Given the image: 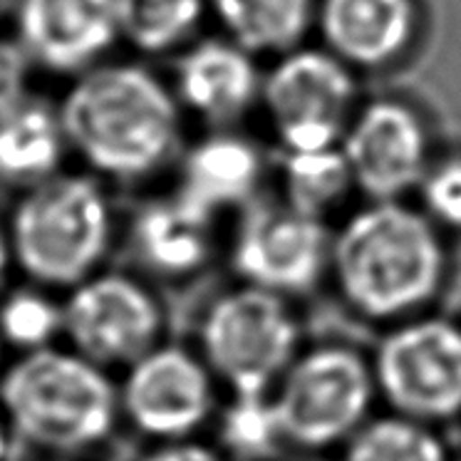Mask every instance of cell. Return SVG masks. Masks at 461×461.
<instances>
[{"label":"cell","instance_id":"obj_1","mask_svg":"<svg viewBox=\"0 0 461 461\" xmlns=\"http://www.w3.org/2000/svg\"><path fill=\"white\" fill-rule=\"evenodd\" d=\"M60 122L68 144L114 179L157 171L179 141L176 102L137 65H104L82 75L65 95Z\"/></svg>","mask_w":461,"mask_h":461},{"label":"cell","instance_id":"obj_2","mask_svg":"<svg viewBox=\"0 0 461 461\" xmlns=\"http://www.w3.org/2000/svg\"><path fill=\"white\" fill-rule=\"evenodd\" d=\"M345 301L372 321L410 315L439 291L444 249L429 221L394 201L355 213L330 249Z\"/></svg>","mask_w":461,"mask_h":461},{"label":"cell","instance_id":"obj_3","mask_svg":"<svg viewBox=\"0 0 461 461\" xmlns=\"http://www.w3.org/2000/svg\"><path fill=\"white\" fill-rule=\"evenodd\" d=\"M0 411L23 441L77 454L112 434L122 417L120 387L104 367L50 345L25 352L0 375Z\"/></svg>","mask_w":461,"mask_h":461},{"label":"cell","instance_id":"obj_4","mask_svg":"<svg viewBox=\"0 0 461 461\" xmlns=\"http://www.w3.org/2000/svg\"><path fill=\"white\" fill-rule=\"evenodd\" d=\"M110 206L97 181L77 174L41 181L11 221V253L32 281L77 285L110 246Z\"/></svg>","mask_w":461,"mask_h":461},{"label":"cell","instance_id":"obj_5","mask_svg":"<svg viewBox=\"0 0 461 461\" xmlns=\"http://www.w3.org/2000/svg\"><path fill=\"white\" fill-rule=\"evenodd\" d=\"M298 345L301 328L288 303L256 285L221 295L201 322V357L233 397L271 394Z\"/></svg>","mask_w":461,"mask_h":461},{"label":"cell","instance_id":"obj_6","mask_svg":"<svg viewBox=\"0 0 461 461\" xmlns=\"http://www.w3.org/2000/svg\"><path fill=\"white\" fill-rule=\"evenodd\" d=\"M375 372L350 348H318L298 355L271 394L283 441L325 449L350 439L375 400Z\"/></svg>","mask_w":461,"mask_h":461},{"label":"cell","instance_id":"obj_7","mask_svg":"<svg viewBox=\"0 0 461 461\" xmlns=\"http://www.w3.org/2000/svg\"><path fill=\"white\" fill-rule=\"evenodd\" d=\"M372 372L400 417L451 420L461 414V328L444 318L402 322L377 348Z\"/></svg>","mask_w":461,"mask_h":461},{"label":"cell","instance_id":"obj_8","mask_svg":"<svg viewBox=\"0 0 461 461\" xmlns=\"http://www.w3.org/2000/svg\"><path fill=\"white\" fill-rule=\"evenodd\" d=\"M161 325L157 298L122 273H92L62 305V335L70 350L104 370L114 365L130 367L157 348Z\"/></svg>","mask_w":461,"mask_h":461},{"label":"cell","instance_id":"obj_9","mask_svg":"<svg viewBox=\"0 0 461 461\" xmlns=\"http://www.w3.org/2000/svg\"><path fill=\"white\" fill-rule=\"evenodd\" d=\"M263 100L288 151L340 147L355 80L338 55L291 52L261 85Z\"/></svg>","mask_w":461,"mask_h":461},{"label":"cell","instance_id":"obj_10","mask_svg":"<svg viewBox=\"0 0 461 461\" xmlns=\"http://www.w3.org/2000/svg\"><path fill=\"white\" fill-rule=\"evenodd\" d=\"M120 410L147 437L189 439L213 411V375L199 355L157 345L127 367Z\"/></svg>","mask_w":461,"mask_h":461},{"label":"cell","instance_id":"obj_11","mask_svg":"<svg viewBox=\"0 0 461 461\" xmlns=\"http://www.w3.org/2000/svg\"><path fill=\"white\" fill-rule=\"evenodd\" d=\"M330 236L318 216L293 206H258L246 213L236 246L233 268L246 285L276 295L311 291L330 258Z\"/></svg>","mask_w":461,"mask_h":461},{"label":"cell","instance_id":"obj_12","mask_svg":"<svg viewBox=\"0 0 461 461\" xmlns=\"http://www.w3.org/2000/svg\"><path fill=\"white\" fill-rule=\"evenodd\" d=\"M352 184L380 201H392L424 176L427 137L417 114L400 102H372L342 134Z\"/></svg>","mask_w":461,"mask_h":461},{"label":"cell","instance_id":"obj_13","mask_svg":"<svg viewBox=\"0 0 461 461\" xmlns=\"http://www.w3.org/2000/svg\"><path fill=\"white\" fill-rule=\"evenodd\" d=\"M18 32L32 60L82 70L120 38V0H18Z\"/></svg>","mask_w":461,"mask_h":461},{"label":"cell","instance_id":"obj_14","mask_svg":"<svg viewBox=\"0 0 461 461\" xmlns=\"http://www.w3.org/2000/svg\"><path fill=\"white\" fill-rule=\"evenodd\" d=\"M181 102L211 122H230L249 110L261 92L251 52L233 41H203L179 62Z\"/></svg>","mask_w":461,"mask_h":461},{"label":"cell","instance_id":"obj_15","mask_svg":"<svg viewBox=\"0 0 461 461\" xmlns=\"http://www.w3.org/2000/svg\"><path fill=\"white\" fill-rule=\"evenodd\" d=\"M321 28L342 62L382 65L397 58L414 32L411 0H322Z\"/></svg>","mask_w":461,"mask_h":461},{"label":"cell","instance_id":"obj_16","mask_svg":"<svg viewBox=\"0 0 461 461\" xmlns=\"http://www.w3.org/2000/svg\"><path fill=\"white\" fill-rule=\"evenodd\" d=\"M179 196L206 216L239 206L261 179V157L251 141L233 134H213L199 141L184 159Z\"/></svg>","mask_w":461,"mask_h":461},{"label":"cell","instance_id":"obj_17","mask_svg":"<svg viewBox=\"0 0 461 461\" xmlns=\"http://www.w3.org/2000/svg\"><path fill=\"white\" fill-rule=\"evenodd\" d=\"M211 216L194 209L179 194L151 201L137 213L134 246L140 258L161 276H189L209 258Z\"/></svg>","mask_w":461,"mask_h":461},{"label":"cell","instance_id":"obj_18","mask_svg":"<svg viewBox=\"0 0 461 461\" xmlns=\"http://www.w3.org/2000/svg\"><path fill=\"white\" fill-rule=\"evenodd\" d=\"M65 141L60 114L42 102H18L0 114V179L13 184L50 179Z\"/></svg>","mask_w":461,"mask_h":461},{"label":"cell","instance_id":"obj_19","mask_svg":"<svg viewBox=\"0 0 461 461\" xmlns=\"http://www.w3.org/2000/svg\"><path fill=\"white\" fill-rule=\"evenodd\" d=\"M233 42L249 52L293 48L311 21L312 0H211Z\"/></svg>","mask_w":461,"mask_h":461},{"label":"cell","instance_id":"obj_20","mask_svg":"<svg viewBox=\"0 0 461 461\" xmlns=\"http://www.w3.org/2000/svg\"><path fill=\"white\" fill-rule=\"evenodd\" d=\"M352 174L340 147L318 151H288L285 191L288 206L321 219L350 189Z\"/></svg>","mask_w":461,"mask_h":461},{"label":"cell","instance_id":"obj_21","mask_svg":"<svg viewBox=\"0 0 461 461\" xmlns=\"http://www.w3.org/2000/svg\"><path fill=\"white\" fill-rule=\"evenodd\" d=\"M342 461H449L444 444L421 421L384 417L362 424L350 437Z\"/></svg>","mask_w":461,"mask_h":461},{"label":"cell","instance_id":"obj_22","mask_svg":"<svg viewBox=\"0 0 461 461\" xmlns=\"http://www.w3.org/2000/svg\"><path fill=\"white\" fill-rule=\"evenodd\" d=\"M203 0H120V35L147 52L169 50L199 25Z\"/></svg>","mask_w":461,"mask_h":461},{"label":"cell","instance_id":"obj_23","mask_svg":"<svg viewBox=\"0 0 461 461\" xmlns=\"http://www.w3.org/2000/svg\"><path fill=\"white\" fill-rule=\"evenodd\" d=\"M62 335V305L38 291H15L0 301V338L23 352L50 348Z\"/></svg>","mask_w":461,"mask_h":461},{"label":"cell","instance_id":"obj_24","mask_svg":"<svg viewBox=\"0 0 461 461\" xmlns=\"http://www.w3.org/2000/svg\"><path fill=\"white\" fill-rule=\"evenodd\" d=\"M223 441L243 456H263L281 444V427L273 411L271 394L233 397L223 414Z\"/></svg>","mask_w":461,"mask_h":461},{"label":"cell","instance_id":"obj_25","mask_svg":"<svg viewBox=\"0 0 461 461\" xmlns=\"http://www.w3.org/2000/svg\"><path fill=\"white\" fill-rule=\"evenodd\" d=\"M424 203L434 219L461 229V159L444 161L424 179Z\"/></svg>","mask_w":461,"mask_h":461},{"label":"cell","instance_id":"obj_26","mask_svg":"<svg viewBox=\"0 0 461 461\" xmlns=\"http://www.w3.org/2000/svg\"><path fill=\"white\" fill-rule=\"evenodd\" d=\"M28 80V52L23 45L0 38V114L23 102Z\"/></svg>","mask_w":461,"mask_h":461},{"label":"cell","instance_id":"obj_27","mask_svg":"<svg viewBox=\"0 0 461 461\" xmlns=\"http://www.w3.org/2000/svg\"><path fill=\"white\" fill-rule=\"evenodd\" d=\"M141 461H223L213 449L203 447L199 441L176 439L164 441L161 447L149 451Z\"/></svg>","mask_w":461,"mask_h":461},{"label":"cell","instance_id":"obj_28","mask_svg":"<svg viewBox=\"0 0 461 461\" xmlns=\"http://www.w3.org/2000/svg\"><path fill=\"white\" fill-rule=\"evenodd\" d=\"M11 241H8V236L3 233L0 229V285L5 281V273H8V263H11Z\"/></svg>","mask_w":461,"mask_h":461},{"label":"cell","instance_id":"obj_29","mask_svg":"<svg viewBox=\"0 0 461 461\" xmlns=\"http://www.w3.org/2000/svg\"><path fill=\"white\" fill-rule=\"evenodd\" d=\"M8 444H11V429L5 424L3 411H0V461H5V456H8Z\"/></svg>","mask_w":461,"mask_h":461},{"label":"cell","instance_id":"obj_30","mask_svg":"<svg viewBox=\"0 0 461 461\" xmlns=\"http://www.w3.org/2000/svg\"><path fill=\"white\" fill-rule=\"evenodd\" d=\"M3 345H5V342H3V338H0V367H3Z\"/></svg>","mask_w":461,"mask_h":461}]
</instances>
